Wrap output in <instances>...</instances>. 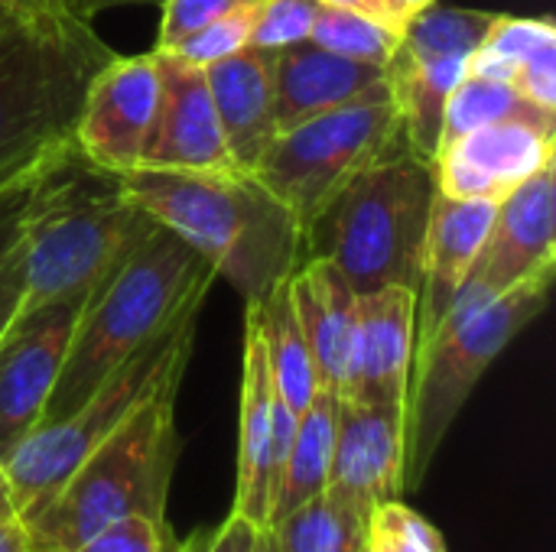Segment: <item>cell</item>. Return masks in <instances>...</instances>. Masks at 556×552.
I'll use <instances>...</instances> for the list:
<instances>
[{"mask_svg":"<svg viewBox=\"0 0 556 552\" xmlns=\"http://www.w3.org/2000/svg\"><path fill=\"white\" fill-rule=\"evenodd\" d=\"M556 42V26L551 16H511L498 13L479 49L469 55L466 75L472 78H489V81H505L511 85L521 62L534 55L541 46Z\"/></svg>","mask_w":556,"mask_h":552,"instance_id":"cell-28","label":"cell"},{"mask_svg":"<svg viewBox=\"0 0 556 552\" xmlns=\"http://www.w3.org/2000/svg\"><path fill=\"white\" fill-rule=\"evenodd\" d=\"M368 10H371V16H378L381 23H388L394 33H404L407 20L414 16L410 0H368Z\"/></svg>","mask_w":556,"mask_h":552,"instance_id":"cell-38","label":"cell"},{"mask_svg":"<svg viewBox=\"0 0 556 552\" xmlns=\"http://www.w3.org/2000/svg\"><path fill=\"white\" fill-rule=\"evenodd\" d=\"M365 552H446V540L404 501H391L375 511Z\"/></svg>","mask_w":556,"mask_h":552,"instance_id":"cell-30","label":"cell"},{"mask_svg":"<svg viewBox=\"0 0 556 552\" xmlns=\"http://www.w3.org/2000/svg\"><path fill=\"white\" fill-rule=\"evenodd\" d=\"M179 547L182 540L173 534L166 517L134 514L98 530L91 540H85L72 552H176Z\"/></svg>","mask_w":556,"mask_h":552,"instance_id":"cell-32","label":"cell"},{"mask_svg":"<svg viewBox=\"0 0 556 552\" xmlns=\"http://www.w3.org/2000/svg\"><path fill=\"white\" fill-rule=\"evenodd\" d=\"M88 296L23 312L0 338V465L42 423Z\"/></svg>","mask_w":556,"mask_h":552,"instance_id":"cell-11","label":"cell"},{"mask_svg":"<svg viewBox=\"0 0 556 552\" xmlns=\"http://www.w3.org/2000/svg\"><path fill=\"white\" fill-rule=\"evenodd\" d=\"M495 208L498 202L489 198H453L437 192L417 290V345H424L440 329L459 299L492 231Z\"/></svg>","mask_w":556,"mask_h":552,"instance_id":"cell-18","label":"cell"},{"mask_svg":"<svg viewBox=\"0 0 556 552\" xmlns=\"http://www.w3.org/2000/svg\"><path fill=\"white\" fill-rule=\"evenodd\" d=\"M124 192L163 228L176 231L244 303L267 299L303 260V228L257 176L134 169Z\"/></svg>","mask_w":556,"mask_h":552,"instance_id":"cell-1","label":"cell"},{"mask_svg":"<svg viewBox=\"0 0 556 552\" xmlns=\"http://www.w3.org/2000/svg\"><path fill=\"white\" fill-rule=\"evenodd\" d=\"M261 0H163L160 10V33H156V46L153 49H173L176 42H182L186 36H192L195 29L208 26L218 16H228L235 10L254 7Z\"/></svg>","mask_w":556,"mask_h":552,"instance_id":"cell-34","label":"cell"},{"mask_svg":"<svg viewBox=\"0 0 556 552\" xmlns=\"http://www.w3.org/2000/svg\"><path fill=\"white\" fill-rule=\"evenodd\" d=\"M326 491L368 524L381 504L404 498V407H375L339 397Z\"/></svg>","mask_w":556,"mask_h":552,"instance_id":"cell-16","label":"cell"},{"mask_svg":"<svg viewBox=\"0 0 556 552\" xmlns=\"http://www.w3.org/2000/svg\"><path fill=\"white\" fill-rule=\"evenodd\" d=\"M0 491H7V488H3V465H0Z\"/></svg>","mask_w":556,"mask_h":552,"instance_id":"cell-44","label":"cell"},{"mask_svg":"<svg viewBox=\"0 0 556 552\" xmlns=\"http://www.w3.org/2000/svg\"><path fill=\"white\" fill-rule=\"evenodd\" d=\"M182 377L186 368L169 371L26 524L36 552H72L98 530L134 514L166 517L182 446L176 429V394Z\"/></svg>","mask_w":556,"mask_h":552,"instance_id":"cell-6","label":"cell"},{"mask_svg":"<svg viewBox=\"0 0 556 552\" xmlns=\"http://www.w3.org/2000/svg\"><path fill=\"white\" fill-rule=\"evenodd\" d=\"M176 552H192V540H182V547Z\"/></svg>","mask_w":556,"mask_h":552,"instance_id":"cell-43","label":"cell"},{"mask_svg":"<svg viewBox=\"0 0 556 552\" xmlns=\"http://www.w3.org/2000/svg\"><path fill=\"white\" fill-rule=\"evenodd\" d=\"M10 182H13V179H10ZM0 189H3V185H0Z\"/></svg>","mask_w":556,"mask_h":552,"instance_id":"cell-45","label":"cell"},{"mask_svg":"<svg viewBox=\"0 0 556 552\" xmlns=\"http://www.w3.org/2000/svg\"><path fill=\"white\" fill-rule=\"evenodd\" d=\"M316 10L319 0H261L251 29V49L277 52L283 46L309 39Z\"/></svg>","mask_w":556,"mask_h":552,"instance_id":"cell-33","label":"cell"},{"mask_svg":"<svg viewBox=\"0 0 556 552\" xmlns=\"http://www.w3.org/2000/svg\"><path fill=\"white\" fill-rule=\"evenodd\" d=\"M437 172L407 143L388 150L336 189L303 228V260H326L358 293L420 290Z\"/></svg>","mask_w":556,"mask_h":552,"instance_id":"cell-4","label":"cell"},{"mask_svg":"<svg viewBox=\"0 0 556 552\" xmlns=\"http://www.w3.org/2000/svg\"><path fill=\"white\" fill-rule=\"evenodd\" d=\"M0 552H36L29 527L10 504L7 491H0Z\"/></svg>","mask_w":556,"mask_h":552,"instance_id":"cell-36","label":"cell"},{"mask_svg":"<svg viewBox=\"0 0 556 552\" xmlns=\"http://www.w3.org/2000/svg\"><path fill=\"white\" fill-rule=\"evenodd\" d=\"M554 270L556 163H551L498 202L492 231L463 293L502 296L531 280H554Z\"/></svg>","mask_w":556,"mask_h":552,"instance_id":"cell-13","label":"cell"},{"mask_svg":"<svg viewBox=\"0 0 556 552\" xmlns=\"http://www.w3.org/2000/svg\"><path fill=\"white\" fill-rule=\"evenodd\" d=\"M114 55L59 3L0 29V185L72 143L88 85Z\"/></svg>","mask_w":556,"mask_h":552,"instance_id":"cell-5","label":"cell"},{"mask_svg":"<svg viewBox=\"0 0 556 552\" xmlns=\"http://www.w3.org/2000/svg\"><path fill=\"white\" fill-rule=\"evenodd\" d=\"M498 120H556V114L534 107L531 101H525L505 81H489V78L466 75L456 85V91L450 94V101H446L440 146L463 137V133H469V130H479V127H489V124H498Z\"/></svg>","mask_w":556,"mask_h":552,"instance_id":"cell-26","label":"cell"},{"mask_svg":"<svg viewBox=\"0 0 556 552\" xmlns=\"http://www.w3.org/2000/svg\"><path fill=\"white\" fill-rule=\"evenodd\" d=\"M551 163H556V120H498L443 143L433 172L443 195L502 202Z\"/></svg>","mask_w":556,"mask_h":552,"instance_id":"cell-15","label":"cell"},{"mask_svg":"<svg viewBox=\"0 0 556 552\" xmlns=\"http://www.w3.org/2000/svg\"><path fill=\"white\" fill-rule=\"evenodd\" d=\"M401 33H394L388 23H381L378 16L365 13V10H352V7H329L319 3L316 10V23L309 29V42L355 59V62H371L388 68L394 49H397Z\"/></svg>","mask_w":556,"mask_h":552,"instance_id":"cell-29","label":"cell"},{"mask_svg":"<svg viewBox=\"0 0 556 552\" xmlns=\"http://www.w3.org/2000/svg\"><path fill=\"white\" fill-rule=\"evenodd\" d=\"M42 3H55V0H0V29H7V26H13L16 20H23V16H29L36 7H42Z\"/></svg>","mask_w":556,"mask_h":552,"instance_id":"cell-39","label":"cell"},{"mask_svg":"<svg viewBox=\"0 0 556 552\" xmlns=\"http://www.w3.org/2000/svg\"><path fill=\"white\" fill-rule=\"evenodd\" d=\"M62 150V146H59ZM52 156V153H49ZM36 163L13 182L0 189V338L10 329V322L20 316L23 290H26V238H23V211L33 192V182L39 169L49 163Z\"/></svg>","mask_w":556,"mask_h":552,"instance_id":"cell-27","label":"cell"},{"mask_svg":"<svg viewBox=\"0 0 556 552\" xmlns=\"http://www.w3.org/2000/svg\"><path fill=\"white\" fill-rule=\"evenodd\" d=\"M495 16V10L446 7L437 0L417 10L397 39L388 62L391 98L407 150L430 166L437 163L446 101L466 78L469 55L479 49Z\"/></svg>","mask_w":556,"mask_h":552,"instance_id":"cell-10","label":"cell"},{"mask_svg":"<svg viewBox=\"0 0 556 552\" xmlns=\"http://www.w3.org/2000/svg\"><path fill=\"white\" fill-rule=\"evenodd\" d=\"M257 530L251 521L238 517V514H228L205 540H192V552H254V540H257Z\"/></svg>","mask_w":556,"mask_h":552,"instance_id":"cell-35","label":"cell"},{"mask_svg":"<svg viewBox=\"0 0 556 552\" xmlns=\"http://www.w3.org/2000/svg\"><path fill=\"white\" fill-rule=\"evenodd\" d=\"M254 552H280V543H277V537H274V530H270V527H261V530H257Z\"/></svg>","mask_w":556,"mask_h":552,"instance_id":"cell-40","label":"cell"},{"mask_svg":"<svg viewBox=\"0 0 556 552\" xmlns=\"http://www.w3.org/2000/svg\"><path fill=\"white\" fill-rule=\"evenodd\" d=\"M156 101L160 72L153 49L143 55H114L88 85L72 130V146L88 163L114 176L140 169Z\"/></svg>","mask_w":556,"mask_h":552,"instance_id":"cell-12","label":"cell"},{"mask_svg":"<svg viewBox=\"0 0 556 552\" xmlns=\"http://www.w3.org/2000/svg\"><path fill=\"white\" fill-rule=\"evenodd\" d=\"M417 355V293L384 286L358 296V325L345 400L375 407H407Z\"/></svg>","mask_w":556,"mask_h":552,"instance_id":"cell-17","label":"cell"},{"mask_svg":"<svg viewBox=\"0 0 556 552\" xmlns=\"http://www.w3.org/2000/svg\"><path fill=\"white\" fill-rule=\"evenodd\" d=\"M205 78L231 163L241 172H251L277 137L274 52L248 46L228 59L205 65Z\"/></svg>","mask_w":556,"mask_h":552,"instance_id":"cell-22","label":"cell"},{"mask_svg":"<svg viewBox=\"0 0 556 552\" xmlns=\"http://www.w3.org/2000/svg\"><path fill=\"white\" fill-rule=\"evenodd\" d=\"M244 306L254 312V319L261 325L274 387H277L280 400L300 416L313 403V397L319 390V377H316V364H313L306 335H303L300 319L293 312L287 283H280L267 299L244 303Z\"/></svg>","mask_w":556,"mask_h":552,"instance_id":"cell-24","label":"cell"},{"mask_svg":"<svg viewBox=\"0 0 556 552\" xmlns=\"http://www.w3.org/2000/svg\"><path fill=\"white\" fill-rule=\"evenodd\" d=\"M384 78L388 68L336 55L309 39L277 49L274 52L277 133L368 94Z\"/></svg>","mask_w":556,"mask_h":552,"instance_id":"cell-20","label":"cell"},{"mask_svg":"<svg viewBox=\"0 0 556 552\" xmlns=\"http://www.w3.org/2000/svg\"><path fill=\"white\" fill-rule=\"evenodd\" d=\"M156 221L124 192L121 176L88 163L72 143L39 169L26 211L23 312L91 296Z\"/></svg>","mask_w":556,"mask_h":552,"instance_id":"cell-3","label":"cell"},{"mask_svg":"<svg viewBox=\"0 0 556 552\" xmlns=\"http://www.w3.org/2000/svg\"><path fill=\"white\" fill-rule=\"evenodd\" d=\"M430 3H437V0H410V10L417 13V10H424V7H430Z\"/></svg>","mask_w":556,"mask_h":552,"instance_id":"cell-42","label":"cell"},{"mask_svg":"<svg viewBox=\"0 0 556 552\" xmlns=\"http://www.w3.org/2000/svg\"><path fill=\"white\" fill-rule=\"evenodd\" d=\"M153 55L160 72V101H156V117L143 146L140 169H173V172L238 169L231 163L218 124L205 68L173 52L153 49Z\"/></svg>","mask_w":556,"mask_h":552,"instance_id":"cell-14","label":"cell"},{"mask_svg":"<svg viewBox=\"0 0 556 552\" xmlns=\"http://www.w3.org/2000/svg\"><path fill=\"white\" fill-rule=\"evenodd\" d=\"M277 387L254 312L244 306V355H241V397H238V475L231 514L254 527H270V446H274Z\"/></svg>","mask_w":556,"mask_h":552,"instance_id":"cell-19","label":"cell"},{"mask_svg":"<svg viewBox=\"0 0 556 552\" xmlns=\"http://www.w3.org/2000/svg\"><path fill=\"white\" fill-rule=\"evenodd\" d=\"M65 13L78 16V20H94L108 10H121V7H160L163 0H55Z\"/></svg>","mask_w":556,"mask_h":552,"instance_id":"cell-37","label":"cell"},{"mask_svg":"<svg viewBox=\"0 0 556 552\" xmlns=\"http://www.w3.org/2000/svg\"><path fill=\"white\" fill-rule=\"evenodd\" d=\"M336 407H339V394L319 387L313 403L296 416L287 468L270 508V524H277L280 517L293 514L296 508H303L306 501L326 491L329 468H332V442H336Z\"/></svg>","mask_w":556,"mask_h":552,"instance_id":"cell-23","label":"cell"},{"mask_svg":"<svg viewBox=\"0 0 556 552\" xmlns=\"http://www.w3.org/2000/svg\"><path fill=\"white\" fill-rule=\"evenodd\" d=\"M293 312L306 335L319 387L345 394L358 325V293L326 260H300L287 280Z\"/></svg>","mask_w":556,"mask_h":552,"instance_id":"cell-21","label":"cell"},{"mask_svg":"<svg viewBox=\"0 0 556 552\" xmlns=\"http://www.w3.org/2000/svg\"><path fill=\"white\" fill-rule=\"evenodd\" d=\"M212 283L215 270L176 231L153 224L85 299L42 423L85 403L150 338L205 303Z\"/></svg>","mask_w":556,"mask_h":552,"instance_id":"cell-2","label":"cell"},{"mask_svg":"<svg viewBox=\"0 0 556 552\" xmlns=\"http://www.w3.org/2000/svg\"><path fill=\"white\" fill-rule=\"evenodd\" d=\"M401 143L404 133L384 78L368 94L280 130L251 176L290 208L300 228H306L336 189Z\"/></svg>","mask_w":556,"mask_h":552,"instance_id":"cell-9","label":"cell"},{"mask_svg":"<svg viewBox=\"0 0 556 552\" xmlns=\"http://www.w3.org/2000/svg\"><path fill=\"white\" fill-rule=\"evenodd\" d=\"M270 530L280 552H365L368 547V521L329 491L280 517Z\"/></svg>","mask_w":556,"mask_h":552,"instance_id":"cell-25","label":"cell"},{"mask_svg":"<svg viewBox=\"0 0 556 552\" xmlns=\"http://www.w3.org/2000/svg\"><path fill=\"white\" fill-rule=\"evenodd\" d=\"M554 280H531L502 296L463 293L440 329L417 345L404 407V495L424 488L430 465L485 371L547 309Z\"/></svg>","mask_w":556,"mask_h":552,"instance_id":"cell-7","label":"cell"},{"mask_svg":"<svg viewBox=\"0 0 556 552\" xmlns=\"http://www.w3.org/2000/svg\"><path fill=\"white\" fill-rule=\"evenodd\" d=\"M257 7H244V10H235L228 16H218L212 20L208 26L195 29L192 36H186L182 42H176L173 49H163V52H173L186 62H195V65H212L218 59H228L241 49L251 46V29H254V16H257Z\"/></svg>","mask_w":556,"mask_h":552,"instance_id":"cell-31","label":"cell"},{"mask_svg":"<svg viewBox=\"0 0 556 552\" xmlns=\"http://www.w3.org/2000/svg\"><path fill=\"white\" fill-rule=\"evenodd\" d=\"M319 3H329V7H352V10L371 13V10H368V0H319Z\"/></svg>","mask_w":556,"mask_h":552,"instance_id":"cell-41","label":"cell"},{"mask_svg":"<svg viewBox=\"0 0 556 552\" xmlns=\"http://www.w3.org/2000/svg\"><path fill=\"white\" fill-rule=\"evenodd\" d=\"M202 303L189 306L169 329L150 338L134 358H127L85 403L55 423L36 426L3 462V488L16 514L29 524L62 488V482L98 449L156 387L176 371L189 368L195 348Z\"/></svg>","mask_w":556,"mask_h":552,"instance_id":"cell-8","label":"cell"}]
</instances>
